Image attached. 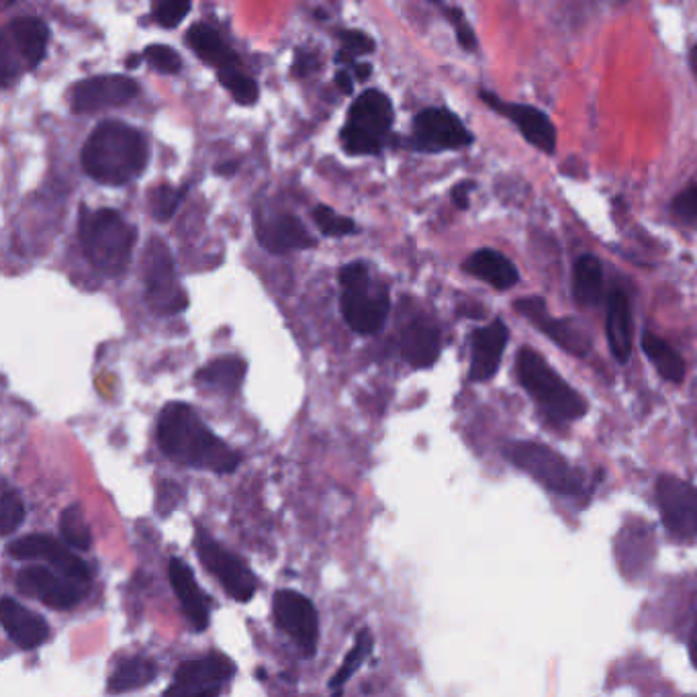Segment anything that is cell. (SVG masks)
<instances>
[{
	"instance_id": "4",
	"label": "cell",
	"mask_w": 697,
	"mask_h": 697,
	"mask_svg": "<svg viewBox=\"0 0 697 697\" xmlns=\"http://www.w3.org/2000/svg\"><path fill=\"white\" fill-rule=\"evenodd\" d=\"M518 377L550 420L573 422L587 413L585 399L556 375V370L536 350H520Z\"/></svg>"
},
{
	"instance_id": "11",
	"label": "cell",
	"mask_w": 697,
	"mask_h": 697,
	"mask_svg": "<svg viewBox=\"0 0 697 697\" xmlns=\"http://www.w3.org/2000/svg\"><path fill=\"white\" fill-rule=\"evenodd\" d=\"M197 550L203 567L221 583L225 593H229L240 603H248L254 597L258 589L256 577L238 554L223 548L219 542L207 538L205 534L199 536Z\"/></svg>"
},
{
	"instance_id": "44",
	"label": "cell",
	"mask_w": 697,
	"mask_h": 697,
	"mask_svg": "<svg viewBox=\"0 0 697 697\" xmlns=\"http://www.w3.org/2000/svg\"><path fill=\"white\" fill-rule=\"evenodd\" d=\"M473 189H475V184L471 180H464L452 189V201L458 209H469V197H471Z\"/></svg>"
},
{
	"instance_id": "20",
	"label": "cell",
	"mask_w": 697,
	"mask_h": 697,
	"mask_svg": "<svg viewBox=\"0 0 697 697\" xmlns=\"http://www.w3.org/2000/svg\"><path fill=\"white\" fill-rule=\"evenodd\" d=\"M516 309L526 315L538 330H542L552 342L571 352L573 356H587L589 340L569 319H552L546 313L544 301L538 297H526L516 301Z\"/></svg>"
},
{
	"instance_id": "31",
	"label": "cell",
	"mask_w": 697,
	"mask_h": 697,
	"mask_svg": "<svg viewBox=\"0 0 697 697\" xmlns=\"http://www.w3.org/2000/svg\"><path fill=\"white\" fill-rule=\"evenodd\" d=\"M642 350L648 356V360L653 362V366L659 370V375L665 381L679 385L685 379L683 358L665 340L657 338L655 334H650V332H644Z\"/></svg>"
},
{
	"instance_id": "38",
	"label": "cell",
	"mask_w": 697,
	"mask_h": 697,
	"mask_svg": "<svg viewBox=\"0 0 697 697\" xmlns=\"http://www.w3.org/2000/svg\"><path fill=\"white\" fill-rule=\"evenodd\" d=\"M191 13V0H156L154 15L162 27H178Z\"/></svg>"
},
{
	"instance_id": "24",
	"label": "cell",
	"mask_w": 697,
	"mask_h": 697,
	"mask_svg": "<svg viewBox=\"0 0 697 697\" xmlns=\"http://www.w3.org/2000/svg\"><path fill=\"white\" fill-rule=\"evenodd\" d=\"M464 270L499 291L511 289L520 281L518 268L511 264V260L505 258L501 252L489 248L471 254L467 262H464Z\"/></svg>"
},
{
	"instance_id": "23",
	"label": "cell",
	"mask_w": 697,
	"mask_h": 697,
	"mask_svg": "<svg viewBox=\"0 0 697 697\" xmlns=\"http://www.w3.org/2000/svg\"><path fill=\"white\" fill-rule=\"evenodd\" d=\"M509 332L503 321H493L487 328L473 332L471 342V381H489L495 377L507 346Z\"/></svg>"
},
{
	"instance_id": "48",
	"label": "cell",
	"mask_w": 697,
	"mask_h": 697,
	"mask_svg": "<svg viewBox=\"0 0 697 697\" xmlns=\"http://www.w3.org/2000/svg\"><path fill=\"white\" fill-rule=\"evenodd\" d=\"M238 168V164H221V168H217V174L221 176H229V174H234Z\"/></svg>"
},
{
	"instance_id": "25",
	"label": "cell",
	"mask_w": 697,
	"mask_h": 697,
	"mask_svg": "<svg viewBox=\"0 0 697 697\" xmlns=\"http://www.w3.org/2000/svg\"><path fill=\"white\" fill-rule=\"evenodd\" d=\"M401 354L415 368H428L440 356V332L428 321H413L401 336Z\"/></svg>"
},
{
	"instance_id": "34",
	"label": "cell",
	"mask_w": 697,
	"mask_h": 697,
	"mask_svg": "<svg viewBox=\"0 0 697 697\" xmlns=\"http://www.w3.org/2000/svg\"><path fill=\"white\" fill-rule=\"evenodd\" d=\"M219 82L231 92V97H234L240 105H254L258 101V84L242 74L238 68H229V70H219Z\"/></svg>"
},
{
	"instance_id": "45",
	"label": "cell",
	"mask_w": 697,
	"mask_h": 697,
	"mask_svg": "<svg viewBox=\"0 0 697 697\" xmlns=\"http://www.w3.org/2000/svg\"><path fill=\"white\" fill-rule=\"evenodd\" d=\"M336 84H338V88L344 92V95H352V80H350L348 72L340 70V72L336 74Z\"/></svg>"
},
{
	"instance_id": "27",
	"label": "cell",
	"mask_w": 697,
	"mask_h": 697,
	"mask_svg": "<svg viewBox=\"0 0 697 697\" xmlns=\"http://www.w3.org/2000/svg\"><path fill=\"white\" fill-rule=\"evenodd\" d=\"M187 41L191 45V50L209 66L219 70H229V68H240V58L236 56L234 50H229L225 41L219 37L215 29L209 25H195L191 27Z\"/></svg>"
},
{
	"instance_id": "1",
	"label": "cell",
	"mask_w": 697,
	"mask_h": 697,
	"mask_svg": "<svg viewBox=\"0 0 697 697\" xmlns=\"http://www.w3.org/2000/svg\"><path fill=\"white\" fill-rule=\"evenodd\" d=\"M158 444L162 452L184 467L213 471L219 475L234 473L242 456L217 438L187 405L172 401L158 417Z\"/></svg>"
},
{
	"instance_id": "19",
	"label": "cell",
	"mask_w": 697,
	"mask_h": 697,
	"mask_svg": "<svg viewBox=\"0 0 697 697\" xmlns=\"http://www.w3.org/2000/svg\"><path fill=\"white\" fill-rule=\"evenodd\" d=\"M258 242L272 254H287L315 246V240L291 213H258L256 215Z\"/></svg>"
},
{
	"instance_id": "46",
	"label": "cell",
	"mask_w": 697,
	"mask_h": 697,
	"mask_svg": "<svg viewBox=\"0 0 697 697\" xmlns=\"http://www.w3.org/2000/svg\"><path fill=\"white\" fill-rule=\"evenodd\" d=\"M354 74H356V78L360 82H364V80L370 78V74H373V68H370V64H356L354 66Z\"/></svg>"
},
{
	"instance_id": "52",
	"label": "cell",
	"mask_w": 697,
	"mask_h": 697,
	"mask_svg": "<svg viewBox=\"0 0 697 697\" xmlns=\"http://www.w3.org/2000/svg\"><path fill=\"white\" fill-rule=\"evenodd\" d=\"M603 3H614V0H603Z\"/></svg>"
},
{
	"instance_id": "7",
	"label": "cell",
	"mask_w": 697,
	"mask_h": 697,
	"mask_svg": "<svg viewBox=\"0 0 697 697\" xmlns=\"http://www.w3.org/2000/svg\"><path fill=\"white\" fill-rule=\"evenodd\" d=\"M511 464L534 477L546 489L561 495H579L583 491V475L548 446L536 442H511L505 446Z\"/></svg>"
},
{
	"instance_id": "43",
	"label": "cell",
	"mask_w": 697,
	"mask_h": 697,
	"mask_svg": "<svg viewBox=\"0 0 697 697\" xmlns=\"http://www.w3.org/2000/svg\"><path fill=\"white\" fill-rule=\"evenodd\" d=\"M342 41L348 54H370L375 50V41L360 31H344Z\"/></svg>"
},
{
	"instance_id": "49",
	"label": "cell",
	"mask_w": 697,
	"mask_h": 697,
	"mask_svg": "<svg viewBox=\"0 0 697 697\" xmlns=\"http://www.w3.org/2000/svg\"><path fill=\"white\" fill-rule=\"evenodd\" d=\"M689 62H691V68H693V74L697 76V43L691 48V54H689Z\"/></svg>"
},
{
	"instance_id": "3",
	"label": "cell",
	"mask_w": 697,
	"mask_h": 697,
	"mask_svg": "<svg viewBox=\"0 0 697 697\" xmlns=\"http://www.w3.org/2000/svg\"><path fill=\"white\" fill-rule=\"evenodd\" d=\"M78 234L86 258L105 276H121L131 260L137 231L117 211L80 209Z\"/></svg>"
},
{
	"instance_id": "36",
	"label": "cell",
	"mask_w": 697,
	"mask_h": 697,
	"mask_svg": "<svg viewBox=\"0 0 697 697\" xmlns=\"http://www.w3.org/2000/svg\"><path fill=\"white\" fill-rule=\"evenodd\" d=\"M25 522V505L17 491L7 489L0 499V534L11 536Z\"/></svg>"
},
{
	"instance_id": "18",
	"label": "cell",
	"mask_w": 697,
	"mask_h": 697,
	"mask_svg": "<svg viewBox=\"0 0 697 697\" xmlns=\"http://www.w3.org/2000/svg\"><path fill=\"white\" fill-rule=\"evenodd\" d=\"M479 99L495 113L505 117L507 121L514 123L528 144L536 146L544 154H554L556 150V127L550 121V117L532 107V105H520V103H507L499 99L489 90H481Z\"/></svg>"
},
{
	"instance_id": "14",
	"label": "cell",
	"mask_w": 697,
	"mask_h": 697,
	"mask_svg": "<svg viewBox=\"0 0 697 697\" xmlns=\"http://www.w3.org/2000/svg\"><path fill=\"white\" fill-rule=\"evenodd\" d=\"M657 501L665 528L679 540H697V489L665 475L657 483Z\"/></svg>"
},
{
	"instance_id": "15",
	"label": "cell",
	"mask_w": 697,
	"mask_h": 697,
	"mask_svg": "<svg viewBox=\"0 0 697 697\" xmlns=\"http://www.w3.org/2000/svg\"><path fill=\"white\" fill-rule=\"evenodd\" d=\"M70 544H62L52 536L45 534H31L17 538L9 544V556L15 561H45L50 563L56 571L64 573L66 577H72L82 583H90V569L88 565L76 556Z\"/></svg>"
},
{
	"instance_id": "2",
	"label": "cell",
	"mask_w": 697,
	"mask_h": 697,
	"mask_svg": "<svg viewBox=\"0 0 697 697\" xmlns=\"http://www.w3.org/2000/svg\"><path fill=\"white\" fill-rule=\"evenodd\" d=\"M148 158L150 152L144 135L117 121L101 123L90 133L82 150L86 174L109 187H121L142 174Z\"/></svg>"
},
{
	"instance_id": "29",
	"label": "cell",
	"mask_w": 697,
	"mask_h": 697,
	"mask_svg": "<svg viewBox=\"0 0 697 697\" xmlns=\"http://www.w3.org/2000/svg\"><path fill=\"white\" fill-rule=\"evenodd\" d=\"M158 675V667L148 657H129L119 663L115 673L109 677V693H125L150 685Z\"/></svg>"
},
{
	"instance_id": "26",
	"label": "cell",
	"mask_w": 697,
	"mask_h": 697,
	"mask_svg": "<svg viewBox=\"0 0 697 697\" xmlns=\"http://www.w3.org/2000/svg\"><path fill=\"white\" fill-rule=\"evenodd\" d=\"M608 344L618 362H628L632 352V315L628 297L614 291L608 305Z\"/></svg>"
},
{
	"instance_id": "35",
	"label": "cell",
	"mask_w": 697,
	"mask_h": 697,
	"mask_svg": "<svg viewBox=\"0 0 697 697\" xmlns=\"http://www.w3.org/2000/svg\"><path fill=\"white\" fill-rule=\"evenodd\" d=\"M315 225L321 229L323 236L330 238H344L356 234V223L348 217L338 215L332 207L328 205H317L313 211Z\"/></svg>"
},
{
	"instance_id": "37",
	"label": "cell",
	"mask_w": 697,
	"mask_h": 697,
	"mask_svg": "<svg viewBox=\"0 0 697 697\" xmlns=\"http://www.w3.org/2000/svg\"><path fill=\"white\" fill-rule=\"evenodd\" d=\"M187 191H180V189H172L168 187V184H160L158 189L152 191L150 195V207H152V213L158 221H168L178 205L182 203V197Z\"/></svg>"
},
{
	"instance_id": "22",
	"label": "cell",
	"mask_w": 697,
	"mask_h": 697,
	"mask_svg": "<svg viewBox=\"0 0 697 697\" xmlns=\"http://www.w3.org/2000/svg\"><path fill=\"white\" fill-rule=\"evenodd\" d=\"M0 622L5 632L21 650H33L48 642L50 626L39 614L27 610L23 603L13 597H3L0 603Z\"/></svg>"
},
{
	"instance_id": "12",
	"label": "cell",
	"mask_w": 697,
	"mask_h": 697,
	"mask_svg": "<svg viewBox=\"0 0 697 697\" xmlns=\"http://www.w3.org/2000/svg\"><path fill=\"white\" fill-rule=\"evenodd\" d=\"M90 583L66 577L48 567H25L17 575V587L29 597H37L52 610H70L80 603Z\"/></svg>"
},
{
	"instance_id": "16",
	"label": "cell",
	"mask_w": 697,
	"mask_h": 697,
	"mask_svg": "<svg viewBox=\"0 0 697 697\" xmlns=\"http://www.w3.org/2000/svg\"><path fill=\"white\" fill-rule=\"evenodd\" d=\"M137 92H139L137 82L127 76H119V74L95 76V78H86L78 82L72 88L70 105L74 113L90 115V113H99V111L127 105L129 101L137 97Z\"/></svg>"
},
{
	"instance_id": "50",
	"label": "cell",
	"mask_w": 697,
	"mask_h": 697,
	"mask_svg": "<svg viewBox=\"0 0 697 697\" xmlns=\"http://www.w3.org/2000/svg\"><path fill=\"white\" fill-rule=\"evenodd\" d=\"M137 64H139V58H129L127 60V68H137Z\"/></svg>"
},
{
	"instance_id": "28",
	"label": "cell",
	"mask_w": 697,
	"mask_h": 697,
	"mask_svg": "<svg viewBox=\"0 0 697 697\" xmlns=\"http://www.w3.org/2000/svg\"><path fill=\"white\" fill-rule=\"evenodd\" d=\"M244 377H246V362L242 358L223 356L203 366L195 375V381L201 387L213 389L215 393L231 395L240 389Z\"/></svg>"
},
{
	"instance_id": "5",
	"label": "cell",
	"mask_w": 697,
	"mask_h": 697,
	"mask_svg": "<svg viewBox=\"0 0 697 697\" xmlns=\"http://www.w3.org/2000/svg\"><path fill=\"white\" fill-rule=\"evenodd\" d=\"M342 315L360 336H373L383 330L391 299L385 287L373 289L364 262H350L340 270Z\"/></svg>"
},
{
	"instance_id": "8",
	"label": "cell",
	"mask_w": 697,
	"mask_h": 697,
	"mask_svg": "<svg viewBox=\"0 0 697 697\" xmlns=\"http://www.w3.org/2000/svg\"><path fill=\"white\" fill-rule=\"evenodd\" d=\"M144 283L146 301L158 315H178L189 307V297L180 287L174 260L168 246L154 238L144 254Z\"/></svg>"
},
{
	"instance_id": "51",
	"label": "cell",
	"mask_w": 697,
	"mask_h": 697,
	"mask_svg": "<svg viewBox=\"0 0 697 697\" xmlns=\"http://www.w3.org/2000/svg\"><path fill=\"white\" fill-rule=\"evenodd\" d=\"M430 3H442V0H430Z\"/></svg>"
},
{
	"instance_id": "9",
	"label": "cell",
	"mask_w": 697,
	"mask_h": 697,
	"mask_svg": "<svg viewBox=\"0 0 697 697\" xmlns=\"http://www.w3.org/2000/svg\"><path fill=\"white\" fill-rule=\"evenodd\" d=\"M272 614L276 626L301 648L305 657H313L319 640V618L313 601L299 591L281 589L274 593Z\"/></svg>"
},
{
	"instance_id": "21",
	"label": "cell",
	"mask_w": 697,
	"mask_h": 697,
	"mask_svg": "<svg viewBox=\"0 0 697 697\" xmlns=\"http://www.w3.org/2000/svg\"><path fill=\"white\" fill-rule=\"evenodd\" d=\"M168 575H170V585H172L176 597L180 599L182 612L191 622V626L197 632L207 630L209 622H211L209 597L199 587L193 569L182 559H172L170 567H168Z\"/></svg>"
},
{
	"instance_id": "32",
	"label": "cell",
	"mask_w": 697,
	"mask_h": 697,
	"mask_svg": "<svg viewBox=\"0 0 697 697\" xmlns=\"http://www.w3.org/2000/svg\"><path fill=\"white\" fill-rule=\"evenodd\" d=\"M60 534L66 544H70L74 550H90L92 546V534L88 528V522L84 518V509L80 503L68 505L60 516Z\"/></svg>"
},
{
	"instance_id": "40",
	"label": "cell",
	"mask_w": 697,
	"mask_h": 697,
	"mask_svg": "<svg viewBox=\"0 0 697 697\" xmlns=\"http://www.w3.org/2000/svg\"><path fill=\"white\" fill-rule=\"evenodd\" d=\"M144 58L158 70L164 74H176L182 68V60L180 56L168 48V45H150L144 52Z\"/></svg>"
},
{
	"instance_id": "17",
	"label": "cell",
	"mask_w": 697,
	"mask_h": 697,
	"mask_svg": "<svg viewBox=\"0 0 697 697\" xmlns=\"http://www.w3.org/2000/svg\"><path fill=\"white\" fill-rule=\"evenodd\" d=\"M236 665L223 655H207L182 663L166 695H217L221 687L234 677Z\"/></svg>"
},
{
	"instance_id": "6",
	"label": "cell",
	"mask_w": 697,
	"mask_h": 697,
	"mask_svg": "<svg viewBox=\"0 0 697 697\" xmlns=\"http://www.w3.org/2000/svg\"><path fill=\"white\" fill-rule=\"evenodd\" d=\"M393 125V105L381 90H366L350 107L348 125L342 129L350 154H379Z\"/></svg>"
},
{
	"instance_id": "13",
	"label": "cell",
	"mask_w": 697,
	"mask_h": 697,
	"mask_svg": "<svg viewBox=\"0 0 697 697\" xmlns=\"http://www.w3.org/2000/svg\"><path fill=\"white\" fill-rule=\"evenodd\" d=\"M473 144V133L446 109H424L413 121V146L420 152L460 150Z\"/></svg>"
},
{
	"instance_id": "33",
	"label": "cell",
	"mask_w": 697,
	"mask_h": 697,
	"mask_svg": "<svg viewBox=\"0 0 697 697\" xmlns=\"http://www.w3.org/2000/svg\"><path fill=\"white\" fill-rule=\"evenodd\" d=\"M373 644H375V638H373V634H370L366 628L360 630V632L356 634V640H354L352 650L346 655L342 667L338 669V673H336V675L332 677V681H330V687H332L334 691H340V689L350 681V677L362 667V663H364L366 657L370 655V650H373Z\"/></svg>"
},
{
	"instance_id": "47",
	"label": "cell",
	"mask_w": 697,
	"mask_h": 697,
	"mask_svg": "<svg viewBox=\"0 0 697 697\" xmlns=\"http://www.w3.org/2000/svg\"><path fill=\"white\" fill-rule=\"evenodd\" d=\"M689 655H691V663L697 669V622L693 626V634H691V642H689Z\"/></svg>"
},
{
	"instance_id": "10",
	"label": "cell",
	"mask_w": 697,
	"mask_h": 697,
	"mask_svg": "<svg viewBox=\"0 0 697 697\" xmlns=\"http://www.w3.org/2000/svg\"><path fill=\"white\" fill-rule=\"evenodd\" d=\"M50 31L48 25L39 19L23 17L13 21L5 31L3 41V80L11 82L13 76L19 74V66L25 70L37 68L45 58V48H48Z\"/></svg>"
},
{
	"instance_id": "41",
	"label": "cell",
	"mask_w": 697,
	"mask_h": 697,
	"mask_svg": "<svg viewBox=\"0 0 697 697\" xmlns=\"http://www.w3.org/2000/svg\"><path fill=\"white\" fill-rule=\"evenodd\" d=\"M448 19L456 31V39L460 43V48L462 50H467V52H475L477 50V37H475V31L471 27V23L467 21V17H464V13L460 9H448Z\"/></svg>"
},
{
	"instance_id": "39",
	"label": "cell",
	"mask_w": 697,
	"mask_h": 697,
	"mask_svg": "<svg viewBox=\"0 0 697 697\" xmlns=\"http://www.w3.org/2000/svg\"><path fill=\"white\" fill-rule=\"evenodd\" d=\"M671 215L683 225H697V184H691L673 199Z\"/></svg>"
},
{
	"instance_id": "42",
	"label": "cell",
	"mask_w": 697,
	"mask_h": 697,
	"mask_svg": "<svg viewBox=\"0 0 697 697\" xmlns=\"http://www.w3.org/2000/svg\"><path fill=\"white\" fill-rule=\"evenodd\" d=\"M184 497V489L174 483V481H164L158 487V497H156V509L160 516H170L172 511L180 505Z\"/></svg>"
},
{
	"instance_id": "30",
	"label": "cell",
	"mask_w": 697,
	"mask_h": 697,
	"mask_svg": "<svg viewBox=\"0 0 697 697\" xmlns=\"http://www.w3.org/2000/svg\"><path fill=\"white\" fill-rule=\"evenodd\" d=\"M601 291H603L601 262L591 254L577 258L573 268V293L577 303H581L583 307H593L597 305Z\"/></svg>"
}]
</instances>
